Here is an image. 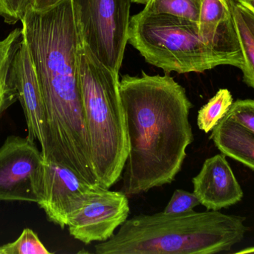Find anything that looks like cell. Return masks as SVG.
<instances>
[{
    "label": "cell",
    "mask_w": 254,
    "mask_h": 254,
    "mask_svg": "<svg viewBox=\"0 0 254 254\" xmlns=\"http://www.w3.org/2000/svg\"><path fill=\"white\" fill-rule=\"evenodd\" d=\"M21 22L43 95L44 161L96 184L80 89L79 51L83 34L77 0H64L44 11L28 6Z\"/></svg>",
    "instance_id": "1"
},
{
    "label": "cell",
    "mask_w": 254,
    "mask_h": 254,
    "mask_svg": "<svg viewBox=\"0 0 254 254\" xmlns=\"http://www.w3.org/2000/svg\"><path fill=\"white\" fill-rule=\"evenodd\" d=\"M119 91L129 143L121 191L134 196L170 184L194 140L186 90L170 73L142 71L140 77L122 76Z\"/></svg>",
    "instance_id": "2"
},
{
    "label": "cell",
    "mask_w": 254,
    "mask_h": 254,
    "mask_svg": "<svg viewBox=\"0 0 254 254\" xmlns=\"http://www.w3.org/2000/svg\"><path fill=\"white\" fill-rule=\"evenodd\" d=\"M246 218L219 210L179 214L164 212L128 219L98 254H213L231 250L244 239Z\"/></svg>",
    "instance_id": "3"
},
{
    "label": "cell",
    "mask_w": 254,
    "mask_h": 254,
    "mask_svg": "<svg viewBox=\"0 0 254 254\" xmlns=\"http://www.w3.org/2000/svg\"><path fill=\"white\" fill-rule=\"evenodd\" d=\"M80 89L92 168L98 184L110 189L122 178L128 152L119 75L93 55L83 38L79 51Z\"/></svg>",
    "instance_id": "4"
},
{
    "label": "cell",
    "mask_w": 254,
    "mask_h": 254,
    "mask_svg": "<svg viewBox=\"0 0 254 254\" xmlns=\"http://www.w3.org/2000/svg\"><path fill=\"white\" fill-rule=\"evenodd\" d=\"M128 42L166 73H201L228 62L202 40L198 23L141 10L130 18Z\"/></svg>",
    "instance_id": "5"
},
{
    "label": "cell",
    "mask_w": 254,
    "mask_h": 254,
    "mask_svg": "<svg viewBox=\"0 0 254 254\" xmlns=\"http://www.w3.org/2000/svg\"><path fill=\"white\" fill-rule=\"evenodd\" d=\"M83 38L100 62L119 75L128 42L131 0H77Z\"/></svg>",
    "instance_id": "6"
},
{
    "label": "cell",
    "mask_w": 254,
    "mask_h": 254,
    "mask_svg": "<svg viewBox=\"0 0 254 254\" xmlns=\"http://www.w3.org/2000/svg\"><path fill=\"white\" fill-rule=\"evenodd\" d=\"M44 158L35 142L10 135L0 147V201L38 203L43 195Z\"/></svg>",
    "instance_id": "7"
},
{
    "label": "cell",
    "mask_w": 254,
    "mask_h": 254,
    "mask_svg": "<svg viewBox=\"0 0 254 254\" xmlns=\"http://www.w3.org/2000/svg\"><path fill=\"white\" fill-rule=\"evenodd\" d=\"M128 196L122 191H111L93 185L82 207L68 221L70 235L85 245L110 240L118 228L128 219Z\"/></svg>",
    "instance_id": "8"
},
{
    "label": "cell",
    "mask_w": 254,
    "mask_h": 254,
    "mask_svg": "<svg viewBox=\"0 0 254 254\" xmlns=\"http://www.w3.org/2000/svg\"><path fill=\"white\" fill-rule=\"evenodd\" d=\"M92 186L68 169L44 161L43 195L37 204L49 222L64 229L83 205Z\"/></svg>",
    "instance_id": "9"
},
{
    "label": "cell",
    "mask_w": 254,
    "mask_h": 254,
    "mask_svg": "<svg viewBox=\"0 0 254 254\" xmlns=\"http://www.w3.org/2000/svg\"><path fill=\"white\" fill-rule=\"evenodd\" d=\"M10 79L16 89L28 128V138L45 147L46 122L43 95L37 73L26 43L22 37L13 55L10 69Z\"/></svg>",
    "instance_id": "10"
},
{
    "label": "cell",
    "mask_w": 254,
    "mask_h": 254,
    "mask_svg": "<svg viewBox=\"0 0 254 254\" xmlns=\"http://www.w3.org/2000/svg\"><path fill=\"white\" fill-rule=\"evenodd\" d=\"M198 28L200 37L228 65L241 70L243 55L227 0H201Z\"/></svg>",
    "instance_id": "11"
},
{
    "label": "cell",
    "mask_w": 254,
    "mask_h": 254,
    "mask_svg": "<svg viewBox=\"0 0 254 254\" xmlns=\"http://www.w3.org/2000/svg\"><path fill=\"white\" fill-rule=\"evenodd\" d=\"M193 193L207 210H220L240 202L244 192L223 154L204 161L192 178Z\"/></svg>",
    "instance_id": "12"
},
{
    "label": "cell",
    "mask_w": 254,
    "mask_h": 254,
    "mask_svg": "<svg viewBox=\"0 0 254 254\" xmlns=\"http://www.w3.org/2000/svg\"><path fill=\"white\" fill-rule=\"evenodd\" d=\"M210 140L225 156L254 171V135L225 116L212 130Z\"/></svg>",
    "instance_id": "13"
},
{
    "label": "cell",
    "mask_w": 254,
    "mask_h": 254,
    "mask_svg": "<svg viewBox=\"0 0 254 254\" xmlns=\"http://www.w3.org/2000/svg\"><path fill=\"white\" fill-rule=\"evenodd\" d=\"M22 39V29L16 28L0 40V116L18 100L16 89L10 81V69Z\"/></svg>",
    "instance_id": "14"
},
{
    "label": "cell",
    "mask_w": 254,
    "mask_h": 254,
    "mask_svg": "<svg viewBox=\"0 0 254 254\" xmlns=\"http://www.w3.org/2000/svg\"><path fill=\"white\" fill-rule=\"evenodd\" d=\"M227 1L232 13L243 55V65L241 70L243 73V82L254 89V36L239 10L237 0Z\"/></svg>",
    "instance_id": "15"
},
{
    "label": "cell",
    "mask_w": 254,
    "mask_h": 254,
    "mask_svg": "<svg viewBox=\"0 0 254 254\" xmlns=\"http://www.w3.org/2000/svg\"><path fill=\"white\" fill-rule=\"evenodd\" d=\"M144 4L143 11L154 14H167L184 18L198 23L201 0H131Z\"/></svg>",
    "instance_id": "16"
},
{
    "label": "cell",
    "mask_w": 254,
    "mask_h": 254,
    "mask_svg": "<svg viewBox=\"0 0 254 254\" xmlns=\"http://www.w3.org/2000/svg\"><path fill=\"white\" fill-rule=\"evenodd\" d=\"M234 103L232 94L228 89H220L204 104L198 113L197 125L206 134L225 117Z\"/></svg>",
    "instance_id": "17"
},
{
    "label": "cell",
    "mask_w": 254,
    "mask_h": 254,
    "mask_svg": "<svg viewBox=\"0 0 254 254\" xmlns=\"http://www.w3.org/2000/svg\"><path fill=\"white\" fill-rule=\"evenodd\" d=\"M35 232L25 228L17 240L0 246V254H51Z\"/></svg>",
    "instance_id": "18"
},
{
    "label": "cell",
    "mask_w": 254,
    "mask_h": 254,
    "mask_svg": "<svg viewBox=\"0 0 254 254\" xmlns=\"http://www.w3.org/2000/svg\"><path fill=\"white\" fill-rule=\"evenodd\" d=\"M225 116L254 135V100L239 99L234 101Z\"/></svg>",
    "instance_id": "19"
},
{
    "label": "cell",
    "mask_w": 254,
    "mask_h": 254,
    "mask_svg": "<svg viewBox=\"0 0 254 254\" xmlns=\"http://www.w3.org/2000/svg\"><path fill=\"white\" fill-rule=\"evenodd\" d=\"M199 204L195 194L178 189L173 192L172 198L163 212L167 214L187 213L192 211Z\"/></svg>",
    "instance_id": "20"
},
{
    "label": "cell",
    "mask_w": 254,
    "mask_h": 254,
    "mask_svg": "<svg viewBox=\"0 0 254 254\" xmlns=\"http://www.w3.org/2000/svg\"><path fill=\"white\" fill-rule=\"evenodd\" d=\"M29 6V0H0V16L9 25L22 20Z\"/></svg>",
    "instance_id": "21"
},
{
    "label": "cell",
    "mask_w": 254,
    "mask_h": 254,
    "mask_svg": "<svg viewBox=\"0 0 254 254\" xmlns=\"http://www.w3.org/2000/svg\"><path fill=\"white\" fill-rule=\"evenodd\" d=\"M64 0H29V6L37 11H44L58 5Z\"/></svg>",
    "instance_id": "22"
},
{
    "label": "cell",
    "mask_w": 254,
    "mask_h": 254,
    "mask_svg": "<svg viewBox=\"0 0 254 254\" xmlns=\"http://www.w3.org/2000/svg\"><path fill=\"white\" fill-rule=\"evenodd\" d=\"M237 5H238L239 10L246 22V25L249 27V29L252 31V34L254 36V14L252 12L249 11L247 9L245 8L243 6L240 5L237 1Z\"/></svg>",
    "instance_id": "23"
},
{
    "label": "cell",
    "mask_w": 254,
    "mask_h": 254,
    "mask_svg": "<svg viewBox=\"0 0 254 254\" xmlns=\"http://www.w3.org/2000/svg\"><path fill=\"white\" fill-rule=\"evenodd\" d=\"M240 5L249 10L254 14V0H237Z\"/></svg>",
    "instance_id": "24"
},
{
    "label": "cell",
    "mask_w": 254,
    "mask_h": 254,
    "mask_svg": "<svg viewBox=\"0 0 254 254\" xmlns=\"http://www.w3.org/2000/svg\"><path fill=\"white\" fill-rule=\"evenodd\" d=\"M237 254H254V247L248 248V249H244V250L237 252Z\"/></svg>",
    "instance_id": "25"
}]
</instances>
